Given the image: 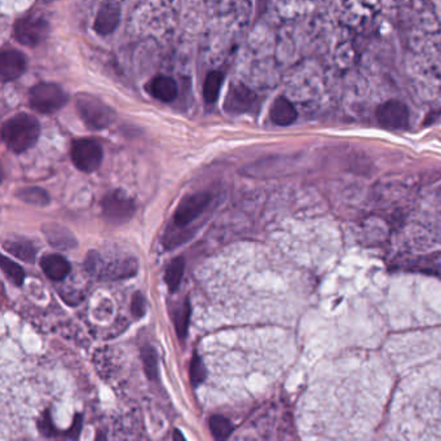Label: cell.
<instances>
[{
    "instance_id": "44dd1931",
    "label": "cell",
    "mask_w": 441,
    "mask_h": 441,
    "mask_svg": "<svg viewBox=\"0 0 441 441\" xmlns=\"http://www.w3.org/2000/svg\"><path fill=\"white\" fill-rule=\"evenodd\" d=\"M189 317H191V305L189 300L185 299L184 303L181 305L179 308H176L175 311V316H174V321H175V329L176 333L179 335V338H184L188 333V325H189Z\"/></svg>"
},
{
    "instance_id": "5b68a950",
    "label": "cell",
    "mask_w": 441,
    "mask_h": 441,
    "mask_svg": "<svg viewBox=\"0 0 441 441\" xmlns=\"http://www.w3.org/2000/svg\"><path fill=\"white\" fill-rule=\"evenodd\" d=\"M70 156L77 169L83 172H93L102 162V147L97 141L91 139L75 140L71 145Z\"/></svg>"
},
{
    "instance_id": "3957f363",
    "label": "cell",
    "mask_w": 441,
    "mask_h": 441,
    "mask_svg": "<svg viewBox=\"0 0 441 441\" xmlns=\"http://www.w3.org/2000/svg\"><path fill=\"white\" fill-rule=\"evenodd\" d=\"M29 102L35 112L52 114L68 102V95L53 83H39L29 92Z\"/></svg>"
},
{
    "instance_id": "d4e9b609",
    "label": "cell",
    "mask_w": 441,
    "mask_h": 441,
    "mask_svg": "<svg viewBox=\"0 0 441 441\" xmlns=\"http://www.w3.org/2000/svg\"><path fill=\"white\" fill-rule=\"evenodd\" d=\"M145 311V299L140 293H136L132 298V313L137 317L144 315Z\"/></svg>"
},
{
    "instance_id": "7c38bea8",
    "label": "cell",
    "mask_w": 441,
    "mask_h": 441,
    "mask_svg": "<svg viewBox=\"0 0 441 441\" xmlns=\"http://www.w3.org/2000/svg\"><path fill=\"white\" fill-rule=\"evenodd\" d=\"M254 102V92H251L248 87L242 84H238L232 87V90L228 93L224 109L229 113H245L252 106Z\"/></svg>"
},
{
    "instance_id": "4316f807",
    "label": "cell",
    "mask_w": 441,
    "mask_h": 441,
    "mask_svg": "<svg viewBox=\"0 0 441 441\" xmlns=\"http://www.w3.org/2000/svg\"><path fill=\"white\" fill-rule=\"evenodd\" d=\"M174 441H187V440H185V438H184V435L181 433L180 430H175L174 431Z\"/></svg>"
},
{
    "instance_id": "5bb4252c",
    "label": "cell",
    "mask_w": 441,
    "mask_h": 441,
    "mask_svg": "<svg viewBox=\"0 0 441 441\" xmlns=\"http://www.w3.org/2000/svg\"><path fill=\"white\" fill-rule=\"evenodd\" d=\"M147 90L150 92V95L159 102H170L178 95V84L170 77L158 75L150 80Z\"/></svg>"
},
{
    "instance_id": "52a82bcc",
    "label": "cell",
    "mask_w": 441,
    "mask_h": 441,
    "mask_svg": "<svg viewBox=\"0 0 441 441\" xmlns=\"http://www.w3.org/2000/svg\"><path fill=\"white\" fill-rule=\"evenodd\" d=\"M211 201V194L207 192H198L184 197L178 204L174 214L175 226L184 228L194 222L201 215Z\"/></svg>"
},
{
    "instance_id": "7a4b0ae2",
    "label": "cell",
    "mask_w": 441,
    "mask_h": 441,
    "mask_svg": "<svg viewBox=\"0 0 441 441\" xmlns=\"http://www.w3.org/2000/svg\"><path fill=\"white\" fill-rule=\"evenodd\" d=\"M75 106L82 121L91 130L106 128L113 125L117 117L109 105L88 93H80L75 97Z\"/></svg>"
},
{
    "instance_id": "8992f818",
    "label": "cell",
    "mask_w": 441,
    "mask_h": 441,
    "mask_svg": "<svg viewBox=\"0 0 441 441\" xmlns=\"http://www.w3.org/2000/svg\"><path fill=\"white\" fill-rule=\"evenodd\" d=\"M49 26L42 16L27 14L14 23V36L21 45L34 47L42 43L48 35Z\"/></svg>"
},
{
    "instance_id": "ba28073f",
    "label": "cell",
    "mask_w": 441,
    "mask_h": 441,
    "mask_svg": "<svg viewBox=\"0 0 441 441\" xmlns=\"http://www.w3.org/2000/svg\"><path fill=\"white\" fill-rule=\"evenodd\" d=\"M377 119L388 130H404L409 125V110L405 104L388 100L377 108Z\"/></svg>"
},
{
    "instance_id": "e0dca14e",
    "label": "cell",
    "mask_w": 441,
    "mask_h": 441,
    "mask_svg": "<svg viewBox=\"0 0 441 441\" xmlns=\"http://www.w3.org/2000/svg\"><path fill=\"white\" fill-rule=\"evenodd\" d=\"M16 195H17V198H20L26 204L40 206V207L47 206L51 202L49 194L39 187H26V188L17 191Z\"/></svg>"
},
{
    "instance_id": "ac0fdd59",
    "label": "cell",
    "mask_w": 441,
    "mask_h": 441,
    "mask_svg": "<svg viewBox=\"0 0 441 441\" xmlns=\"http://www.w3.org/2000/svg\"><path fill=\"white\" fill-rule=\"evenodd\" d=\"M223 82H224V74L220 71H211L206 77L204 84V97L206 102L214 104L217 100Z\"/></svg>"
},
{
    "instance_id": "cb8c5ba5",
    "label": "cell",
    "mask_w": 441,
    "mask_h": 441,
    "mask_svg": "<svg viewBox=\"0 0 441 441\" xmlns=\"http://www.w3.org/2000/svg\"><path fill=\"white\" fill-rule=\"evenodd\" d=\"M206 378V369L201 357L194 353L192 363H191V379L194 385H201Z\"/></svg>"
},
{
    "instance_id": "7402d4cb",
    "label": "cell",
    "mask_w": 441,
    "mask_h": 441,
    "mask_svg": "<svg viewBox=\"0 0 441 441\" xmlns=\"http://www.w3.org/2000/svg\"><path fill=\"white\" fill-rule=\"evenodd\" d=\"M1 270L7 276V278L14 283L16 286L23 285V280H25V272L17 263L8 259L7 257H3L1 258Z\"/></svg>"
},
{
    "instance_id": "9c48e42d",
    "label": "cell",
    "mask_w": 441,
    "mask_h": 441,
    "mask_svg": "<svg viewBox=\"0 0 441 441\" xmlns=\"http://www.w3.org/2000/svg\"><path fill=\"white\" fill-rule=\"evenodd\" d=\"M26 68L25 56L17 49H4L0 55V77L7 83L20 78Z\"/></svg>"
},
{
    "instance_id": "4fadbf2b",
    "label": "cell",
    "mask_w": 441,
    "mask_h": 441,
    "mask_svg": "<svg viewBox=\"0 0 441 441\" xmlns=\"http://www.w3.org/2000/svg\"><path fill=\"white\" fill-rule=\"evenodd\" d=\"M271 121L277 126L293 125L298 117L296 109L291 102H289L286 97H277L272 104L270 110Z\"/></svg>"
},
{
    "instance_id": "6da1fadb",
    "label": "cell",
    "mask_w": 441,
    "mask_h": 441,
    "mask_svg": "<svg viewBox=\"0 0 441 441\" xmlns=\"http://www.w3.org/2000/svg\"><path fill=\"white\" fill-rule=\"evenodd\" d=\"M39 135V122L29 114H17L7 119L1 127V139L7 147L14 153H23L34 147Z\"/></svg>"
},
{
    "instance_id": "d6986e66",
    "label": "cell",
    "mask_w": 441,
    "mask_h": 441,
    "mask_svg": "<svg viewBox=\"0 0 441 441\" xmlns=\"http://www.w3.org/2000/svg\"><path fill=\"white\" fill-rule=\"evenodd\" d=\"M210 430L216 441H226L235 430L232 422L223 416H213L210 422Z\"/></svg>"
},
{
    "instance_id": "ffe728a7",
    "label": "cell",
    "mask_w": 441,
    "mask_h": 441,
    "mask_svg": "<svg viewBox=\"0 0 441 441\" xmlns=\"http://www.w3.org/2000/svg\"><path fill=\"white\" fill-rule=\"evenodd\" d=\"M184 268H185V261L181 257L174 259L169 264V267L166 270L165 281L167 283L170 291H176L179 289L181 280H182V274H184Z\"/></svg>"
},
{
    "instance_id": "9a60e30c",
    "label": "cell",
    "mask_w": 441,
    "mask_h": 441,
    "mask_svg": "<svg viewBox=\"0 0 441 441\" xmlns=\"http://www.w3.org/2000/svg\"><path fill=\"white\" fill-rule=\"evenodd\" d=\"M40 267L45 276L53 281H61L70 273L69 261L58 254L45 255L40 261Z\"/></svg>"
},
{
    "instance_id": "8fae6325",
    "label": "cell",
    "mask_w": 441,
    "mask_h": 441,
    "mask_svg": "<svg viewBox=\"0 0 441 441\" xmlns=\"http://www.w3.org/2000/svg\"><path fill=\"white\" fill-rule=\"evenodd\" d=\"M47 242L57 250H70L77 246V239L68 228L56 223H45L42 226Z\"/></svg>"
},
{
    "instance_id": "30bf717a",
    "label": "cell",
    "mask_w": 441,
    "mask_h": 441,
    "mask_svg": "<svg viewBox=\"0 0 441 441\" xmlns=\"http://www.w3.org/2000/svg\"><path fill=\"white\" fill-rule=\"evenodd\" d=\"M121 20V5L115 1H104L95 19V30L100 35H109L117 29Z\"/></svg>"
},
{
    "instance_id": "2e32d148",
    "label": "cell",
    "mask_w": 441,
    "mask_h": 441,
    "mask_svg": "<svg viewBox=\"0 0 441 441\" xmlns=\"http://www.w3.org/2000/svg\"><path fill=\"white\" fill-rule=\"evenodd\" d=\"M4 249L7 250L13 257H16L17 259H21L26 263H33L35 261V257H36V248L30 241H26V239L5 241Z\"/></svg>"
},
{
    "instance_id": "277c9868",
    "label": "cell",
    "mask_w": 441,
    "mask_h": 441,
    "mask_svg": "<svg viewBox=\"0 0 441 441\" xmlns=\"http://www.w3.org/2000/svg\"><path fill=\"white\" fill-rule=\"evenodd\" d=\"M102 215L112 224H125L134 216L135 202L122 191H112L104 195Z\"/></svg>"
},
{
    "instance_id": "484cf974",
    "label": "cell",
    "mask_w": 441,
    "mask_h": 441,
    "mask_svg": "<svg viewBox=\"0 0 441 441\" xmlns=\"http://www.w3.org/2000/svg\"><path fill=\"white\" fill-rule=\"evenodd\" d=\"M80 430H82V417L77 414V416H75V419H74V425L70 427L68 435L70 438L75 439V438H78V435L80 433Z\"/></svg>"
},
{
    "instance_id": "83f0119b",
    "label": "cell",
    "mask_w": 441,
    "mask_h": 441,
    "mask_svg": "<svg viewBox=\"0 0 441 441\" xmlns=\"http://www.w3.org/2000/svg\"><path fill=\"white\" fill-rule=\"evenodd\" d=\"M95 441H106V438H105V435H104L102 432H99V433H97V436H96V440Z\"/></svg>"
},
{
    "instance_id": "603a6c76",
    "label": "cell",
    "mask_w": 441,
    "mask_h": 441,
    "mask_svg": "<svg viewBox=\"0 0 441 441\" xmlns=\"http://www.w3.org/2000/svg\"><path fill=\"white\" fill-rule=\"evenodd\" d=\"M143 361L145 366V373H147L149 379H157L158 377V359H157V352L154 351L152 347H144L143 348Z\"/></svg>"
}]
</instances>
